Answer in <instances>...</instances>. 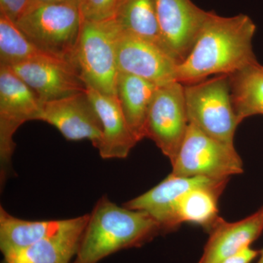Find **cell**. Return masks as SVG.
I'll return each mask as SVG.
<instances>
[{
    "label": "cell",
    "instance_id": "obj_1",
    "mask_svg": "<svg viewBox=\"0 0 263 263\" xmlns=\"http://www.w3.org/2000/svg\"><path fill=\"white\" fill-rule=\"evenodd\" d=\"M256 29L247 15L224 17L209 11L193 49L178 66L177 81L194 84L212 75L230 76L255 63Z\"/></svg>",
    "mask_w": 263,
    "mask_h": 263
},
{
    "label": "cell",
    "instance_id": "obj_2",
    "mask_svg": "<svg viewBox=\"0 0 263 263\" xmlns=\"http://www.w3.org/2000/svg\"><path fill=\"white\" fill-rule=\"evenodd\" d=\"M162 233L146 212L119 206L103 196L89 214L71 263H99L119 251L141 247Z\"/></svg>",
    "mask_w": 263,
    "mask_h": 263
},
{
    "label": "cell",
    "instance_id": "obj_3",
    "mask_svg": "<svg viewBox=\"0 0 263 263\" xmlns=\"http://www.w3.org/2000/svg\"><path fill=\"white\" fill-rule=\"evenodd\" d=\"M119 32L114 18L102 22L82 21L71 57V63L86 86L105 95H117Z\"/></svg>",
    "mask_w": 263,
    "mask_h": 263
},
{
    "label": "cell",
    "instance_id": "obj_4",
    "mask_svg": "<svg viewBox=\"0 0 263 263\" xmlns=\"http://www.w3.org/2000/svg\"><path fill=\"white\" fill-rule=\"evenodd\" d=\"M183 85L189 122L216 141L234 146L240 122L232 101L230 76Z\"/></svg>",
    "mask_w": 263,
    "mask_h": 263
},
{
    "label": "cell",
    "instance_id": "obj_5",
    "mask_svg": "<svg viewBox=\"0 0 263 263\" xmlns=\"http://www.w3.org/2000/svg\"><path fill=\"white\" fill-rule=\"evenodd\" d=\"M15 23L38 48L71 62L82 24L75 3L31 5Z\"/></svg>",
    "mask_w": 263,
    "mask_h": 263
},
{
    "label": "cell",
    "instance_id": "obj_6",
    "mask_svg": "<svg viewBox=\"0 0 263 263\" xmlns=\"http://www.w3.org/2000/svg\"><path fill=\"white\" fill-rule=\"evenodd\" d=\"M172 167L176 176L214 180H230L243 172L234 146L216 141L191 123Z\"/></svg>",
    "mask_w": 263,
    "mask_h": 263
},
{
    "label": "cell",
    "instance_id": "obj_7",
    "mask_svg": "<svg viewBox=\"0 0 263 263\" xmlns=\"http://www.w3.org/2000/svg\"><path fill=\"white\" fill-rule=\"evenodd\" d=\"M42 102L8 65H0V181L11 171L15 132L24 123L37 120Z\"/></svg>",
    "mask_w": 263,
    "mask_h": 263
},
{
    "label": "cell",
    "instance_id": "obj_8",
    "mask_svg": "<svg viewBox=\"0 0 263 263\" xmlns=\"http://www.w3.org/2000/svg\"><path fill=\"white\" fill-rule=\"evenodd\" d=\"M189 124L184 85L174 81L159 86L147 115L146 138L155 142L171 164L177 157Z\"/></svg>",
    "mask_w": 263,
    "mask_h": 263
},
{
    "label": "cell",
    "instance_id": "obj_9",
    "mask_svg": "<svg viewBox=\"0 0 263 263\" xmlns=\"http://www.w3.org/2000/svg\"><path fill=\"white\" fill-rule=\"evenodd\" d=\"M117 55L119 72L138 76L158 86L178 81L179 62L155 43L119 29Z\"/></svg>",
    "mask_w": 263,
    "mask_h": 263
},
{
    "label": "cell",
    "instance_id": "obj_10",
    "mask_svg": "<svg viewBox=\"0 0 263 263\" xmlns=\"http://www.w3.org/2000/svg\"><path fill=\"white\" fill-rule=\"evenodd\" d=\"M155 4L164 48L181 64L193 49L209 11L191 0H155Z\"/></svg>",
    "mask_w": 263,
    "mask_h": 263
},
{
    "label": "cell",
    "instance_id": "obj_11",
    "mask_svg": "<svg viewBox=\"0 0 263 263\" xmlns=\"http://www.w3.org/2000/svg\"><path fill=\"white\" fill-rule=\"evenodd\" d=\"M10 67L42 103L86 91L76 67L65 59L47 57Z\"/></svg>",
    "mask_w": 263,
    "mask_h": 263
},
{
    "label": "cell",
    "instance_id": "obj_12",
    "mask_svg": "<svg viewBox=\"0 0 263 263\" xmlns=\"http://www.w3.org/2000/svg\"><path fill=\"white\" fill-rule=\"evenodd\" d=\"M37 120L47 122L68 141L89 140L98 148L103 127L86 91L43 102Z\"/></svg>",
    "mask_w": 263,
    "mask_h": 263
},
{
    "label": "cell",
    "instance_id": "obj_13",
    "mask_svg": "<svg viewBox=\"0 0 263 263\" xmlns=\"http://www.w3.org/2000/svg\"><path fill=\"white\" fill-rule=\"evenodd\" d=\"M218 181L205 177H183L171 174L143 195L129 200L124 206L146 212L160 226L162 233L177 229V209L185 194L199 186Z\"/></svg>",
    "mask_w": 263,
    "mask_h": 263
},
{
    "label": "cell",
    "instance_id": "obj_14",
    "mask_svg": "<svg viewBox=\"0 0 263 263\" xmlns=\"http://www.w3.org/2000/svg\"><path fill=\"white\" fill-rule=\"evenodd\" d=\"M86 93L103 127L98 149L103 159L127 158L138 141L129 129L117 95L103 94L91 86Z\"/></svg>",
    "mask_w": 263,
    "mask_h": 263
},
{
    "label": "cell",
    "instance_id": "obj_15",
    "mask_svg": "<svg viewBox=\"0 0 263 263\" xmlns=\"http://www.w3.org/2000/svg\"><path fill=\"white\" fill-rule=\"evenodd\" d=\"M209 238L198 263H219L235 255L258 238L263 232V209L235 222L217 218L209 228Z\"/></svg>",
    "mask_w": 263,
    "mask_h": 263
},
{
    "label": "cell",
    "instance_id": "obj_16",
    "mask_svg": "<svg viewBox=\"0 0 263 263\" xmlns=\"http://www.w3.org/2000/svg\"><path fill=\"white\" fill-rule=\"evenodd\" d=\"M89 214L74 218L70 226L22 250L3 256V263H71Z\"/></svg>",
    "mask_w": 263,
    "mask_h": 263
},
{
    "label": "cell",
    "instance_id": "obj_17",
    "mask_svg": "<svg viewBox=\"0 0 263 263\" xmlns=\"http://www.w3.org/2000/svg\"><path fill=\"white\" fill-rule=\"evenodd\" d=\"M159 86L127 72H119L117 96L132 133L138 142L146 138L148 110Z\"/></svg>",
    "mask_w": 263,
    "mask_h": 263
},
{
    "label": "cell",
    "instance_id": "obj_18",
    "mask_svg": "<svg viewBox=\"0 0 263 263\" xmlns=\"http://www.w3.org/2000/svg\"><path fill=\"white\" fill-rule=\"evenodd\" d=\"M74 218L63 220L18 219L0 207V250L3 256L22 250L70 226Z\"/></svg>",
    "mask_w": 263,
    "mask_h": 263
},
{
    "label": "cell",
    "instance_id": "obj_19",
    "mask_svg": "<svg viewBox=\"0 0 263 263\" xmlns=\"http://www.w3.org/2000/svg\"><path fill=\"white\" fill-rule=\"evenodd\" d=\"M232 101L240 123L263 115V66L258 62L230 76Z\"/></svg>",
    "mask_w": 263,
    "mask_h": 263
},
{
    "label": "cell",
    "instance_id": "obj_20",
    "mask_svg": "<svg viewBox=\"0 0 263 263\" xmlns=\"http://www.w3.org/2000/svg\"><path fill=\"white\" fill-rule=\"evenodd\" d=\"M120 30L163 48L155 0H119L114 17Z\"/></svg>",
    "mask_w": 263,
    "mask_h": 263
},
{
    "label": "cell",
    "instance_id": "obj_21",
    "mask_svg": "<svg viewBox=\"0 0 263 263\" xmlns=\"http://www.w3.org/2000/svg\"><path fill=\"white\" fill-rule=\"evenodd\" d=\"M229 180L218 181L211 184L190 190L180 200L177 209L179 226L188 222L209 228L218 216V201Z\"/></svg>",
    "mask_w": 263,
    "mask_h": 263
},
{
    "label": "cell",
    "instance_id": "obj_22",
    "mask_svg": "<svg viewBox=\"0 0 263 263\" xmlns=\"http://www.w3.org/2000/svg\"><path fill=\"white\" fill-rule=\"evenodd\" d=\"M51 57L55 56L34 46L13 21L0 14V65L12 66Z\"/></svg>",
    "mask_w": 263,
    "mask_h": 263
},
{
    "label": "cell",
    "instance_id": "obj_23",
    "mask_svg": "<svg viewBox=\"0 0 263 263\" xmlns=\"http://www.w3.org/2000/svg\"><path fill=\"white\" fill-rule=\"evenodd\" d=\"M119 0H76L82 21L102 22L114 18Z\"/></svg>",
    "mask_w": 263,
    "mask_h": 263
},
{
    "label": "cell",
    "instance_id": "obj_24",
    "mask_svg": "<svg viewBox=\"0 0 263 263\" xmlns=\"http://www.w3.org/2000/svg\"><path fill=\"white\" fill-rule=\"evenodd\" d=\"M30 0H0V14L15 22L27 9Z\"/></svg>",
    "mask_w": 263,
    "mask_h": 263
},
{
    "label": "cell",
    "instance_id": "obj_25",
    "mask_svg": "<svg viewBox=\"0 0 263 263\" xmlns=\"http://www.w3.org/2000/svg\"><path fill=\"white\" fill-rule=\"evenodd\" d=\"M260 254V251L248 247L235 255L228 257L219 263H250Z\"/></svg>",
    "mask_w": 263,
    "mask_h": 263
},
{
    "label": "cell",
    "instance_id": "obj_26",
    "mask_svg": "<svg viewBox=\"0 0 263 263\" xmlns=\"http://www.w3.org/2000/svg\"><path fill=\"white\" fill-rule=\"evenodd\" d=\"M72 3L76 4V0H30L28 6L34 5L48 4V3ZM77 5V4H76Z\"/></svg>",
    "mask_w": 263,
    "mask_h": 263
},
{
    "label": "cell",
    "instance_id": "obj_27",
    "mask_svg": "<svg viewBox=\"0 0 263 263\" xmlns=\"http://www.w3.org/2000/svg\"><path fill=\"white\" fill-rule=\"evenodd\" d=\"M260 257H259V260L257 261V263H263V249L260 251Z\"/></svg>",
    "mask_w": 263,
    "mask_h": 263
},
{
    "label": "cell",
    "instance_id": "obj_28",
    "mask_svg": "<svg viewBox=\"0 0 263 263\" xmlns=\"http://www.w3.org/2000/svg\"><path fill=\"white\" fill-rule=\"evenodd\" d=\"M262 209H263V206L262 207Z\"/></svg>",
    "mask_w": 263,
    "mask_h": 263
}]
</instances>
